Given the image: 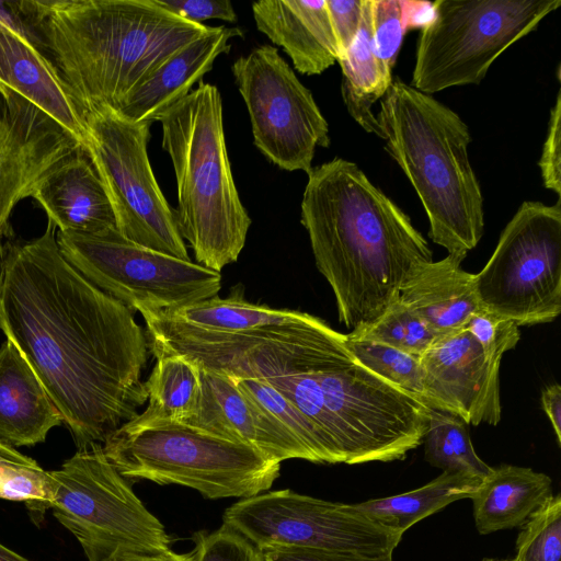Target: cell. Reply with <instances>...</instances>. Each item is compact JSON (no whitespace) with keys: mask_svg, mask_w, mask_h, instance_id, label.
<instances>
[{"mask_svg":"<svg viewBox=\"0 0 561 561\" xmlns=\"http://www.w3.org/2000/svg\"><path fill=\"white\" fill-rule=\"evenodd\" d=\"M0 329L60 412L77 449L106 440L147 401L149 346L135 311L61 254L57 229L5 244Z\"/></svg>","mask_w":561,"mask_h":561,"instance_id":"1","label":"cell"},{"mask_svg":"<svg viewBox=\"0 0 561 561\" xmlns=\"http://www.w3.org/2000/svg\"><path fill=\"white\" fill-rule=\"evenodd\" d=\"M301 224L335 296L339 319L352 330L378 319L398 300L408 273L433 261L410 217L356 163L342 158L308 174Z\"/></svg>","mask_w":561,"mask_h":561,"instance_id":"2","label":"cell"},{"mask_svg":"<svg viewBox=\"0 0 561 561\" xmlns=\"http://www.w3.org/2000/svg\"><path fill=\"white\" fill-rule=\"evenodd\" d=\"M32 43L50 60L82 115L125 100L211 26L156 0H21Z\"/></svg>","mask_w":561,"mask_h":561,"instance_id":"3","label":"cell"},{"mask_svg":"<svg viewBox=\"0 0 561 561\" xmlns=\"http://www.w3.org/2000/svg\"><path fill=\"white\" fill-rule=\"evenodd\" d=\"M226 374L257 376L282 392L316 431L325 463L401 460L427 430L431 408L365 367L343 333L306 369L250 362Z\"/></svg>","mask_w":561,"mask_h":561,"instance_id":"4","label":"cell"},{"mask_svg":"<svg viewBox=\"0 0 561 561\" xmlns=\"http://www.w3.org/2000/svg\"><path fill=\"white\" fill-rule=\"evenodd\" d=\"M377 121L386 151L415 190L428 236L462 262L484 230L483 196L469 160L472 138L450 107L400 79L380 99Z\"/></svg>","mask_w":561,"mask_h":561,"instance_id":"5","label":"cell"},{"mask_svg":"<svg viewBox=\"0 0 561 561\" xmlns=\"http://www.w3.org/2000/svg\"><path fill=\"white\" fill-rule=\"evenodd\" d=\"M157 122L174 169L180 234L198 264L220 273L238 260L251 226L228 159L220 92L201 80Z\"/></svg>","mask_w":561,"mask_h":561,"instance_id":"6","label":"cell"},{"mask_svg":"<svg viewBox=\"0 0 561 561\" xmlns=\"http://www.w3.org/2000/svg\"><path fill=\"white\" fill-rule=\"evenodd\" d=\"M102 447L127 480L183 485L208 500L257 495L273 485L280 469V462L250 445L173 421L126 422Z\"/></svg>","mask_w":561,"mask_h":561,"instance_id":"7","label":"cell"},{"mask_svg":"<svg viewBox=\"0 0 561 561\" xmlns=\"http://www.w3.org/2000/svg\"><path fill=\"white\" fill-rule=\"evenodd\" d=\"M49 508L89 561L170 552L172 539L106 458L101 444L78 449L48 471Z\"/></svg>","mask_w":561,"mask_h":561,"instance_id":"8","label":"cell"},{"mask_svg":"<svg viewBox=\"0 0 561 561\" xmlns=\"http://www.w3.org/2000/svg\"><path fill=\"white\" fill-rule=\"evenodd\" d=\"M561 0H437L421 28L411 87L432 94L479 84L494 60L537 28Z\"/></svg>","mask_w":561,"mask_h":561,"instance_id":"9","label":"cell"},{"mask_svg":"<svg viewBox=\"0 0 561 561\" xmlns=\"http://www.w3.org/2000/svg\"><path fill=\"white\" fill-rule=\"evenodd\" d=\"M83 119V147L110 198L118 232L145 248L191 260L149 161L152 123L131 121L110 106L91 108Z\"/></svg>","mask_w":561,"mask_h":561,"instance_id":"10","label":"cell"},{"mask_svg":"<svg viewBox=\"0 0 561 561\" xmlns=\"http://www.w3.org/2000/svg\"><path fill=\"white\" fill-rule=\"evenodd\" d=\"M481 309L517 327L553 321L561 311V202H524L474 274Z\"/></svg>","mask_w":561,"mask_h":561,"instance_id":"11","label":"cell"},{"mask_svg":"<svg viewBox=\"0 0 561 561\" xmlns=\"http://www.w3.org/2000/svg\"><path fill=\"white\" fill-rule=\"evenodd\" d=\"M65 259L90 283L134 311L168 310L217 296L221 274L124 238L57 231Z\"/></svg>","mask_w":561,"mask_h":561,"instance_id":"12","label":"cell"},{"mask_svg":"<svg viewBox=\"0 0 561 561\" xmlns=\"http://www.w3.org/2000/svg\"><path fill=\"white\" fill-rule=\"evenodd\" d=\"M222 522L261 551L311 548L370 558L392 556L403 534L362 513L354 504L278 490L241 499Z\"/></svg>","mask_w":561,"mask_h":561,"instance_id":"13","label":"cell"},{"mask_svg":"<svg viewBox=\"0 0 561 561\" xmlns=\"http://www.w3.org/2000/svg\"><path fill=\"white\" fill-rule=\"evenodd\" d=\"M231 70L255 147L279 169L309 174L317 147L328 148L331 142L328 122L311 91L268 44L237 58Z\"/></svg>","mask_w":561,"mask_h":561,"instance_id":"14","label":"cell"},{"mask_svg":"<svg viewBox=\"0 0 561 561\" xmlns=\"http://www.w3.org/2000/svg\"><path fill=\"white\" fill-rule=\"evenodd\" d=\"M82 148L37 106L0 87V242L12 233L14 208Z\"/></svg>","mask_w":561,"mask_h":561,"instance_id":"15","label":"cell"},{"mask_svg":"<svg viewBox=\"0 0 561 561\" xmlns=\"http://www.w3.org/2000/svg\"><path fill=\"white\" fill-rule=\"evenodd\" d=\"M420 359L431 409L473 425L501 421V362L489 358L466 328L437 337Z\"/></svg>","mask_w":561,"mask_h":561,"instance_id":"16","label":"cell"},{"mask_svg":"<svg viewBox=\"0 0 561 561\" xmlns=\"http://www.w3.org/2000/svg\"><path fill=\"white\" fill-rule=\"evenodd\" d=\"M220 437L243 443L282 462H312L306 448L239 388L233 376L201 367V392L194 414L185 422Z\"/></svg>","mask_w":561,"mask_h":561,"instance_id":"17","label":"cell"},{"mask_svg":"<svg viewBox=\"0 0 561 561\" xmlns=\"http://www.w3.org/2000/svg\"><path fill=\"white\" fill-rule=\"evenodd\" d=\"M252 13L257 30L284 49L298 72L320 75L337 62L327 0H261L252 3Z\"/></svg>","mask_w":561,"mask_h":561,"instance_id":"18","label":"cell"},{"mask_svg":"<svg viewBox=\"0 0 561 561\" xmlns=\"http://www.w3.org/2000/svg\"><path fill=\"white\" fill-rule=\"evenodd\" d=\"M0 87L26 99L84 145L82 112L50 60L31 41L2 24Z\"/></svg>","mask_w":561,"mask_h":561,"instance_id":"19","label":"cell"},{"mask_svg":"<svg viewBox=\"0 0 561 561\" xmlns=\"http://www.w3.org/2000/svg\"><path fill=\"white\" fill-rule=\"evenodd\" d=\"M32 198L59 232L117 229L112 204L84 147L59 164Z\"/></svg>","mask_w":561,"mask_h":561,"instance_id":"20","label":"cell"},{"mask_svg":"<svg viewBox=\"0 0 561 561\" xmlns=\"http://www.w3.org/2000/svg\"><path fill=\"white\" fill-rule=\"evenodd\" d=\"M460 264L450 255L419 263L399 290L400 301L437 337L466 328L470 318L482 310L474 274L463 271Z\"/></svg>","mask_w":561,"mask_h":561,"instance_id":"21","label":"cell"},{"mask_svg":"<svg viewBox=\"0 0 561 561\" xmlns=\"http://www.w3.org/2000/svg\"><path fill=\"white\" fill-rule=\"evenodd\" d=\"M242 36L237 27L211 26L165 61L122 104L118 112L135 122L153 123L213 68L219 55L230 49V41Z\"/></svg>","mask_w":561,"mask_h":561,"instance_id":"22","label":"cell"},{"mask_svg":"<svg viewBox=\"0 0 561 561\" xmlns=\"http://www.w3.org/2000/svg\"><path fill=\"white\" fill-rule=\"evenodd\" d=\"M64 419L39 379L10 341L0 346V442L34 446Z\"/></svg>","mask_w":561,"mask_h":561,"instance_id":"23","label":"cell"},{"mask_svg":"<svg viewBox=\"0 0 561 561\" xmlns=\"http://www.w3.org/2000/svg\"><path fill=\"white\" fill-rule=\"evenodd\" d=\"M552 494L546 473L505 463L492 467L470 499L474 525L481 535L523 526Z\"/></svg>","mask_w":561,"mask_h":561,"instance_id":"24","label":"cell"},{"mask_svg":"<svg viewBox=\"0 0 561 561\" xmlns=\"http://www.w3.org/2000/svg\"><path fill=\"white\" fill-rule=\"evenodd\" d=\"M154 311L173 322L221 334L290 331L307 327L316 319L307 312L250 302L241 290L236 289L226 298L217 295L195 304Z\"/></svg>","mask_w":561,"mask_h":561,"instance_id":"25","label":"cell"},{"mask_svg":"<svg viewBox=\"0 0 561 561\" xmlns=\"http://www.w3.org/2000/svg\"><path fill=\"white\" fill-rule=\"evenodd\" d=\"M482 479L443 471L425 485L404 493L355 503L373 520L401 534L450 503L471 499Z\"/></svg>","mask_w":561,"mask_h":561,"instance_id":"26","label":"cell"},{"mask_svg":"<svg viewBox=\"0 0 561 561\" xmlns=\"http://www.w3.org/2000/svg\"><path fill=\"white\" fill-rule=\"evenodd\" d=\"M337 62L342 69V98L348 113L367 133L381 138L371 105L383 96L391 82L382 76L375 56L370 0H364L358 32Z\"/></svg>","mask_w":561,"mask_h":561,"instance_id":"27","label":"cell"},{"mask_svg":"<svg viewBox=\"0 0 561 561\" xmlns=\"http://www.w3.org/2000/svg\"><path fill=\"white\" fill-rule=\"evenodd\" d=\"M144 382L148 405L128 423H185L195 412L201 392V367L182 355H161Z\"/></svg>","mask_w":561,"mask_h":561,"instance_id":"28","label":"cell"},{"mask_svg":"<svg viewBox=\"0 0 561 561\" xmlns=\"http://www.w3.org/2000/svg\"><path fill=\"white\" fill-rule=\"evenodd\" d=\"M425 460L447 472H462L480 479L491 468L476 453L468 423L446 411L431 409L423 437Z\"/></svg>","mask_w":561,"mask_h":561,"instance_id":"29","label":"cell"},{"mask_svg":"<svg viewBox=\"0 0 561 561\" xmlns=\"http://www.w3.org/2000/svg\"><path fill=\"white\" fill-rule=\"evenodd\" d=\"M347 335L381 343L416 356H422L437 339L399 298L374 322L358 327Z\"/></svg>","mask_w":561,"mask_h":561,"instance_id":"30","label":"cell"},{"mask_svg":"<svg viewBox=\"0 0 561 561\" xmlns=\"http://www.w3.org/2000/svg\"><path fill=\"white\" fill-rule=\"evenodd\" d=\"M346 342L354 356L365 367L426 404L420 356L381 343L352 339L347 334Z\"/></svg>","mask_w":561,"mask_h":561,"instance_id":"31","label":"cell"},{"mask_svg":"<svg viewBox=\"0 0 561 561\" xmlns=\"http://www.w3.org/2000/svg\"><path fill=\"white\" fill-rule=\"evenodd\" d=\"M234 379L250 400L282 424L306 448L312 462L325 463L316 431L282 392L257 376L234 377Z\"/></svg>","mask_w":561,"mask_h":561,"instance_id":"32","label":"cell"},{"mask_svg":"<svg viewBox=\"0 0 561 561\" xmlns=\"http://www.w3.org/2000/svg\"><path fill=\"white\" fill-rule=\"evenodd\" d=\"M561 495L552 494L523 525L512 561H560Z\"/></svg>","mask_w":561,"mask_h":561,"instance_id":"33","label":"cell"},{"mask_svg":"<svg viewBox=\"0 0 561 561\" xmlns=\"http://www.w3.org/2000/svg\"><path fill=\"white\" fill-rule=\"evenodd\" d=\"M373 45L382 76L392 82L396 64L407 30L403 0H370Z\"/></svg>","mask_w":561,"mask_h":561,"instance_id":"34","label":"cell"},{"mask_svg":"<svg viewBox=\"0 0 561 561\" xmlns=\"http://www.w3.org/2000/svg\"><path fill=\"white\" fill-rule=\"evenodd\" d=\"M0 499L24 502L34 523L38 524L49 508L48 471L0 461Z\"/></svg>","mask_w":561,"mask_h":561,"instance_id":"35","label":"cell"},{"mask_svg":"<svg viewBox=\"0 0 561 561\" xmlns=\"http://www.w3.org/2000/svg\"><path fill=\"white\" fill-rule=\"evenodd\" d=\"M193 561H265L263 552L243 535L222 524L193 535Z\"/></svg>","mask_w":561,"mask_h":561,"instance_id":"36","label":"cell"},{"mask_svg":"<svg viewBox=\"0 0 561 561\" xmlns=\"http://www.w3.org/2000/svg\"><path fill=\"white\" fill-rule=\"evenodd\" d=\"M466 329L480 344L484 354L496 362H501L503 354L516 346L520 336L519 329L513 321L484 310L474 313Z\"/></svg>","mask_w":561,"mask_h":561,"instance_id":"37","label":"cell"},{"mask_svg":"<svg viewBox=\"0 0 561 561\" xmlns=\"http://www.w3.org/2000/svg\"><path fill=\"white\" fill-rule=\"evenodd\" d=\"M538 165L543 186L561 194V94L558 92L550 111L549 126Z\"/></svg>","mask_w":561,"mask_h":561,"instance_id":"38","label":"cell"},{"mask_svg":"<svg viewBox=\"0 0 561 561\" xmlns=\"http://www.w3.org/2000/svg\"><path fill=\"white\" fill-rule=\"evenodd\" d=\"M171 13L187 21L203 24L206 20L236 22L237 14L229 0H156Z\"/></svg>","mask_w":561,"mask_h":561,"instance_id":"39","label":"cell"},{"mask_svg":"<svg viewBox=\"0 0 561 561\" xmlns=\"http://www.w3.org/2000/svg\"><path fill=\"white\" fill-rule=\"evenodd\" d=\"M363 2L364 0H327L339 44V59L347 51L358 32Z\"/></svg>","mask_w":561,"mask_h":561,"instance_id":"40","label":"cell"},{"mask_svg":"<svg viewBox=\"0 0 561 561\" xmlns=\"http://www.w3.org/2000/svg\"><path fill=\"white\" fill-rule=\"evenodd\" d=\"M262 552L265 561H393L392 556L370 558L350 552L311 548H279Z\"/></svg>","mask_w":561,"mask_h":561,"instance_id":"41","label":"cell"},{"mask_svg":"<svg viewBox=\"0 0 561 561\" xmlns=\"http://www.w3.org/2000/svg\"><path fill=\"white\" fill-rule=\"evenodd\" d=\"M541 403L549 417L557 442L561 444V387L558 382L547 386L541 392Z\"/></svg>","mask_w":561,"mask_h":561,"instance_id":"42","label":"cell"},{"mask_svg":"<svg viewBox=\"0 0 561 561\" xmlns=\"http://www.w3.org/2000/svg\"><path fill=\"white\" fill-rule=\"evenodd\" d=\"M403 11L407 30L423 28L434 16V2L403 0Z\"/></svg>","mask_w":561,"mask_h":561,"instance_id":"43","label":"cell"},{"mask_svg":"<svg viewBox=\"0 0 561 561\" xmlns=\"http://www.w3.org/2000/svg\"><path fill=\"white\" fill-rule=\"evenodd\" d=\"M0 24L12 28L31 41L30 34L16 9L15 1H0Z\"/></svg>","mask_w":561,"mask_h":561,"instance_id":"44","label":"cell"},{"mask_svg":"<svg viewBox=\"0 0 561 561\" xmlns=\"http://www.w3.org/2000/svg\"><path fill=\"white\" fill-rule=\"evenodd\" d=\"M107 561H193L190 553H176L173 550L162 554H121Z\"/></svg>","mask_w":561,"mask_h":561,"instance_id":"45","label":"cell"},{"mask_svg":"<svg viewBox=\"0 0 561 561\" xmlns=\"http://www.w3.org/2000/svg\"><path fill=\"white\" fill-rule=\"evenodd\" d=\"M0 461L34 469L41 468L36 460L23 455L22 453L18 451L16 448L11 447L2 442H0Z\"/></svg>","mask_w":561,"mask_h":561,"instance_id":"46","label":"cell"},{"mask_svg":"<svg viewBox=\"0 0 561 561\" xmlns=\"http://www.w3.org/2000/svg\"><path fill=\"white\" fill-rule=\"evenodd\" d=\"M0 561H30L0 543Z\"/></svg>","mask_w":561,"mask_h":561,"instance_id":"47","label":"cell"},{"mask_svg":"<svg viewBox=\"0 0 561 561\" xmlns=\"http://www.w3.org/2000/svg\"><path fill=\"white\" fill-rule=\"evenodd\" d=\"M5 244L3 242H0V299L2 295V288H3V282H4V274H5Z\"/></svg>","mask_w":561,"mask_h":561,"instance_id":"48","label":"cell"},{"mask_svg":"<svg viewBox=\"0 0 561 561\" xmlns=\"http://www.w3.org/2000/svg\"><path fill=\"white\" fill-rule=\"evenodd\" d=\"M482 561H512V559H493V558H484Z\"/></svg>","mask_w":561,"mask_h":561,"instance_id":"49","label":"cell"}]
</instances>
